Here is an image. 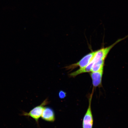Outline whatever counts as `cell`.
<instances>
[{"label": "cell", "instance_id": "cell-7", "mask_svg": "<svg viewBox=\"0 0 128 128\" xmlns=\"http://www.w3.org/2000/svg\"><path fill=\"white\" fill-rule=\"evenodd\" d=\"M94 62L92 60L87 66L84 68H80L79 69L77 70L76 71L72 72L68 74V76L70 78H74L78 75L90 72H92V69L93 64Z\"/></svg>", "mask_w": 128, "mask_h": 128}, {"label": "cell", "instance_id": "cell-8", "mask_svg": "<svg viewBox=\"0 0 128 128\" xmlns=\"http://www.w3.org/2000/svg\"><path fill=\"white\" fill-rule=\"evenodd\" d=\"M66 92L64 91L61 90L58 93V96L59 98L61 99H63L66 97Z\"/></svg>", "mask_w": 128, "mask_h": 128}, {"label": "cell", "instance_id": "cell-4", "mask_svg": "<svg viewBox=\"0 0 128 128\" xmlns=\"http://www.w3.org/2000/svg\"><path fill=\"white\" fill-rule=\"evenodd\" d=\"M127 36H126L124 38L118 40L116 42L108 47L102 48L99 50H96L92 60L94 62L98 61H105V59L108 56L109 52L112 48L118 43L125 39Z\"/></svg>", "mask_w": 128, "mask_h": 128}, {"label": "cell", "instance_id": "cell-2", "mask_svg": "<svg viewBox=\"0 0 128 128\" xmlns=\"http://www.w3.org/2000/svg\"><path fill=\"white\" fill-rule=\"evenodd\" d=\"M94 89L88 98L89 105L87 111L83 118L82 122V128H92L94 124V118L92 108V102Z\"/></svg>", "mask_w": 128, "mask_h": 128}, {"label": "cell", "instance_id": "cell-6", "mask_svg": "<svg viewBox=\"0 0 128 128\" xmlns=\"http://www.w3.org/2000/svg\"><path fill=\"white\" fill-rule=\"evenodd\" d=\"M42 119L49 122H53L55 120V112L52 108L45 106L41 116Z\"/></svg>", "mask_w": 128, "mask_h": 128}, {"label": "cell", "instance_id": "cell-5", "mask_svg": "<svg viewBox=\"0 0 128 128\" xmlns=\"http://www.w3.org/2000/svg\"><path fill=\"white\" fill-rule=\"evenodd\" d=\"M104 73V68L97 72H92L90 73L92 80L93 88L102 87V78Z\"/></svg>", "mask_w": 128, "mask_h": 128}, {"label": "cell", "instance_id": "cell-3", "mask_svg": "<svg viewBox=\"0 0 128 128\" xmlns=\"http://www.w3.org/2000/svg\"><path fill=\"white\" fill-rule=\"evenodd\" d=\"M96 51L89 53L85 56L77 63L68 65L65 66L64 68L67 70L71 71L78 67H79L80 68L86 67L90 63L93 58Z\"/></svg>", "mask_w": 128, "mask_h": 128}, {"label": "cell", "instance_id": "cell-1", "mask_svg": "<svg viewBox=\"0 0 128 128\" xmlns=\"http://www.w3.org/2000/svg\"><path fill=\"white\" fill-rule=\"evenodd\" d=\"M49 103V102L48 98L46 99L40 104L34 107L28 112H22L20 116L30 117L34 119L38 124L39 120L42 115L45 106Z\"/></svg>", "mask_w": 128, "mask_h": 128}]
</instances>
